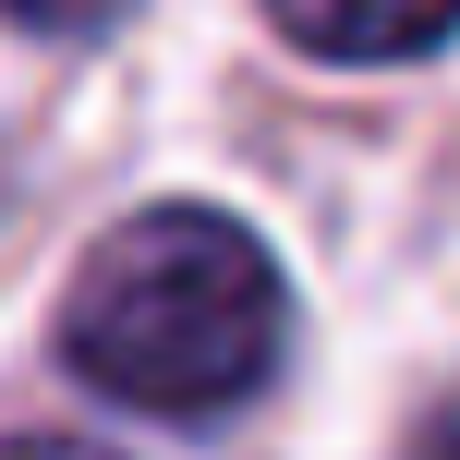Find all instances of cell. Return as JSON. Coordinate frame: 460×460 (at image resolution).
<instances>
[{"label":"cell","instance_id":"obj_4","mask_svg":"<svg viewBox=\"0 0 460 460\" xmlns=\"http://www.w3.org/2000/svg\"><path fill=\"white\" fill-rule=\"evenodd\" d=\"M0 460H110V448H85V437H13Z\"/></svg>","mask_w":460,"mask_h":460},{"label":"cell","instance_id":"obj_2","mask_svg":"<svg viewBox=\"0 0 460 460\" xmlns=\"http://www.w3.org/2000/svg\"><path fill=\"white\" fill-rule=\"evenodd\" d=\"M267 24L303 49V61L388 73V61H437L460 37V0H267Z\"/></svg>","mask_w":460,"mask_h":460},{"label":"cell","instance_id":"obj_5","mask_svg":"<svg viewBox=\"0 0 460 460\" xmlns=\"http://www.w3.org/2000/svg\"><path fill=\"white\" fill-rule=\"evenodd\" d=\"M424 460H460V400H448L437 424H424Z\"/></svg>","mask_w":460,"mask_h":460},{"label":"cell","instance_id":"obj_1","mask_svg":"<svg viewBox=\"0 0 460 460\" xmlns=\"http://www.w3.org/2000/svg\"><path fill=\"white\" fill-rule=\"evenodd\" d=\"M291 351V279L218 207H146L73 267L61 303V364L97 400L158 424H218Z\"/></svg>","mask_w":460,"mask_h":460},{"label":"cell","instance_id":"obj_3","mask_svg":"<svg viewBox=\"0 0 460 460\" xmlns=\"http://www.w3.org/2000/svg\"><path fill=\"white\" fill-rule=\"evenodd\" d=\"M13 13H24V24H49V37H97L121 0H13Z\"/></svg>","mask_w":460,"mask_h":460}]
</instances>
